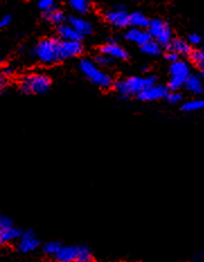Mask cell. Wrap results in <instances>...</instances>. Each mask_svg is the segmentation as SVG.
<instances>
[{"label": "cell", "instance_id": "1", "mask_svg": "<svg viewBox=\"0 0 204 262\" xmlns=\"http://www.w3.org/2000/svg\"><path fill=\"white\" fill-rule=\"evenodd\" d=\"M32 54L44 64H54L61 60L60 42L57 38H44L37 43Z\"/></svg>", "mask_w": 204, "mask_h": 262}, {"label": "cell", "instance_id": "2", "mask_svg": "<svg viewBox=\"0 0 204 262\" xmlns=\"http://www.w3.org/2000/svg\"><path fill=\"white\" fill-rule=\"evenodd\" d=\"M154 84H156V78L154 76L146 77V78L130 77V78L116 81L115 85H114V88L123 97H132L138 96L144 88L149 87V86Z\"/></svg>", "mask_w": 204, "mask_h": 262}, {"label": "cell", "instance_id": "3", "mask_svg": "<svg viewBox=\"0 0 204 262\" xmlns=\"http://www.w3.org/2000/svg\"><path fill=\"white\" fill-rule=\"evenodd\" d=\"M79 69L80 71H82V74L86 77L89 81H92L93 84L99 86V87L107 89L113 86L112 77L108 74H106L105 71L101 70V69L97 67V64L91 61V60H82L79 63Z\"/></svg>", "mask_w": 204, "mask_h": 262}, {"label": "cell", "instance_id": "4", "mask_svg": "<svg viewBox=\"0 0 204 262\" xmlns=\"http://www.w3.org/2000/svg\"><path fill=\"white\" fill-rule=\"evenodd\" d=\"M51 87V79L43 74H29L19 81V89L24 93L41 94L48 91Z\"/></svg>", "mask_w": 204, "mask_h": 262}, {"label": "cell", "instance_id": "5", "mask_svg": "<svg viewBox=\"0 0 204 262\" xmlns=\"http://www.w3.org/2000/svg\"><path fill=\"white\" fill-rule=\"evenodd\" d=\"M191 74V69L188 62L177 60V61L171 63L169 67V75L171 79L168 83V89L171 91H178L184 86L185 79Z\"/></svg>", "mask_w": 204, "mask_h": 262}, {"label": "cell", "instance_id": "6", "mask_svg": "<svg viewBox=\"0 0 204 262\" xmlns=\"http://www.w3.org/2000/svg\"><path fill=\"white\" fill-rule=\"evenodd\" d=\"M148 33L152 40L158 42L161 46H167L173 38L172 27L163 19H152L148 26Z\"/></svg>", "mask_w": 204, "mask_h": 262}, {"label": "cell", "instance_id": "7", "mask_svg": "<svg viewBox=\"0 0 204 262\" xmlns=\"http://www.w3.org/2000/svg\"><path fill=\"white\" fill-rule=\"evenodd\" d=\"M105 18L110 25L118 28H124L130 25V15L123 6H117L115 9L108 10L105 14Z\"/></svg>", "mask_w": 204, "mask_h": 262}, {"label": "cell", "instance_id": "8", "mask_svg": "<svg viewBox=\"0 0 204 262\" xmlns=\"http://www.w3.org/2000/svg\"><path fill=\"white\" fill-rule=\"evenodd\" d=\"M169 92L168 87H166L164 85L154 84L149 86V87L144 88L138 96L141 100L144 101H155L164 99Z\"/></svg>", "mask_w": 204, "mask_h": 262}, {"label": "cell", "instance_id": "9", "mask_svg": "<svg viewBox=\"0 0 204 262\" xmlns=\"http://www.w3.org/2000/svg\"><path fill=\"white\" fill-rule=\"evenodd\" d=\"M40 246L39 239L34 234L33 231H26L22 233L18 242V250L22 253H28L36 250Z\"/></svg>", "mask_w": 204, "mask_h": 262}, {"label": "cell", "instance_id": "10", "mask_svg": "<svg viewBox=\"0 0 204 262\" xmlns=\"http://www.w3.org/2000/svg\"><path fill=\"white\" fill-rule=\"evenodd\" d=\"M83 53V44L80 41H62L60 42L61 60L78 57Z\"/></svg>", "mask_w": 204, "mask_h": 262}, {"label": "cell", "instance_id": "11", "mask_svg": "<svg viewBox=\"0 0 204 262\" xmlns=\"http://www.w3.org/2000/svg\"><path fill=\"white\" fill-rule=\"evenodd\" d=\"M101 52L104 53L108 57L113 58L114 60H125L127 58V52L120 46L114 40H109L107 44H105L101 47Z\"/></svg>", "mask_w": 204, "mask_h": 262}, {"label": "cell", "instance_id": "12", "mask_svg": "<svg viewBox=\"0 0 204 262\" xmlns=\"http://www.w3.org/2000/svg\"><path fill=\"white\" fill-rule=\"evenodd\" d=\"M168 51H172V52L178 54L181 57H186V55H190L191 51H192V47L191 44L183 38H172V41L168 43Z\"/></svg>", "mask_w": 204, "mask_h": 262}, {"label": "cell", "instance_id": "13", "mask_svg": "<svg viewBox=\"0 0 204 262\" xmlns=\"http://www.w3.org/2000/svg\"><path fill=\"white\" fill-rule=\"evenodd\" d=\"M125 38L127 41H131L141 46L144 43L151 40L150 34L148 33V31H143L142 28H138V27H133L129 29L125 33Z\"/></svg>", "mask_w": 204, "mask_h": 262}, {"label": "cell", "instance_id": "14", "mask_svg": "<svg viewBox=\"0 0 204 262\" xmlns=\"http://www.w3.org/2000/svg\"><path fill=\"white\" fill-rule=\"evenodd\" d=\"M68 23H69V25H71V26L83 36L89 35V34L93 32L92 24L89 23V21H87L86 19L82 18V17L70 16L69 18H68Z\"/></svg>", "mask_w": 204, "mask_h": 262}, {"label": "cell", "instance_id": "15", "mask_svg": "<svg viewBox=\"0 0 204 262\" xmlns=\"http://www.w3.org/2000/svg\"><path fill=\"white\" fill-rule=\"evenodd\" d=\"M183 87L192 94H201L204 91V87L201 78H200L199 76L192 74H190L188 76V78L185 79V83Z\"/></svg>", "mask_w": 204, "mask_h": 262}, {"label": "cell", "instance_id": "16", "mask_svg": "<svg viewBox=\"0 0 204 262\" xmlns=\"http://www.w3.org/2000/svg\"><path fill=\"white\" fill-rule=\"evenodd\" d=\"M78 257V247H61L60 251L54 256L55 259L61 262H72L77 261Z\"/></svg>", "mask_w": 204, "mask_h": 262}, {"label": "cell", "instance_id": "17", "mask_svg": "<svg viewBox=\"0 0 204 262\" xmlns=\"http://www.w3.org/2000/svg\"><path fill=\"white\" fill-rule=\"evenodd\" d=\"M58 34L63 41H80L84 37L69 24L60 25L58 28Z\"/></svg>", "mask_w": 204, "mask_h": 262}, {"label": "cell", "instance_id": "18", "mask_svg": "<svg viewBox=\"0 0 204 262\" xmlns=\"http://www.w3.org/2000/svg\"><path fill=\"white\" fill-rule=\"evenodd\" d=\"M150 20L144 16L142 12L135 11L130 15V25L138 28H148Z\"/></svg>", "mask_w": 204, "mask_h": 262}, {"label": "cell", "instance_id": "19", "mask_svg": "<svg viewBox=\"0 0 204 262\" xmlns=\"http://www.w3.org/2000/svg\"><path fill=\"white\" fill-rule=\"evenodd\" d=\"M22 235V232H20L18 229L16 227L11 226L9 229L3 230L1 232V236H0V243H9L12 241H16L18 240Z\"/></svg>", "mask_w": 204, "mask_h": 262}, {"label": "cell", "instance_id": "20", "mask_svg": "<svg viewBox=\"0 0 204 262\" xmlns=\"http://www.w3.org/2000/svg\"><path fill=\"white\" fill-rule=\"evenodd\" d=\"M141 50L143 53H146L148 55H158L161 52V45L158 42H156L151 38V40L141 45Z\"/></svg>", "mask_w": 204, "mask_h": 262}, {"label": "cell", "instance_id": "21", "mask_svg": "<svg viewBox=\"0 0 204 262\" xmlns=\"http://www.w3.org/2000/svg\"><path fill=\"white\" fill-rule=\"evenodd\" d=\"M190 59L195 66H197L200 70L204 69V47H200V49H195L191 51Z\"/></svg>", "mask_w": 204, "mask_h": 262}, {"label": "cell", "instance_id": "22", "mask_svg": "<svg viewBox=\"0 0 204 262\" xmlns=\"http://www.w3.org/2000/svg\"><path fill=\"white\" fill-rule=\"evenodd\" d=\"M44 18L50 21V23L60 25L65 20V15H63L62 11L57 9V8H53V9L44 12Z\"/></svg>", "mask_w": 204, "mask_h": 262}, {"label": "cell", "instance_id": "23", "mask_svg": "<svg viewBox=\"0 0 204 262\" xmlns=\"http://www.w3.org/2000/svg\"><path fill=\"white\" fill-rule=\"evenodd\" d=\"M204 109V99H193L188 100L182 105V110L186 113H193V111Z\"/></svg>", "mask_w": 204, "mask_h": 262}, {"label": "cell", "instance_id": "24", "mask_svg": "<svg viewBox=\"0 0 204 262\" xmlns=\"http://www.w3.org/2000/svg\"><path fill=\"white\" fill-rule=\"evenodd\" d=\"M69 5L72 9L79 14H86L91 7L88 0H69Z\"/></svg>", "mask_w": 204, "mask_h": 262}, {"label": "cell", "instance_id": "25", "mask_svg": "<svg viewBox=\"0 0 204 262\" xmlns=\"http://www.w3.org/2000/svg\"><path fill=\"white\" fill-rule=\"evenodd\" d=\"M78 262H91L93 261V255L91 250L87 247L79 246L78 247V257H77Z\"/></svg>", "mask_w": 204, "mask_h": 262}, {"label": "cell", "instance_id": "26", "mask_svg": "<svg viewBox=\"0 0 204 262\" xmlns=\"http://www.w3.org/2000/svg\"><path fill=\"white\" fill-rule=\"evenodd\" d=\"M61 247H62L61 243H59V242H55V241L49 242L44 246L43 252L48 256H55L59 251H60Z\"/></svg>", "mask_w": 204, "mask_h": 262}, {"label": "cell", "instance_id": "27", "mask_svg": "<svg viewBox=\"0 0 204 262\" xmlns=\"http://www.w3.org/2000/svg\"><path fill=\"white\" fill-rule=\"evenodd\" d=\"M95 63L100 67H110L114 63V59L101 52V54L96 55Z\"/></svg>", "mask_w": 204, "mask_h": 262}, {"label": "cell", "instance_id": "28", "mask_svg": "<svg viewBox=\"0 0 204 262\" xmlns=\"http://www.w3.org/2000/svg\"><path fill=\"white\" fill-rule=\"evenodd\" d=\"M166 99H167L169 104H172V105L180 104V102L183 100V94L178 91H171L167 93Z\"/></svg>", "mask_w": 204, "mask_h": 262}, {"label": "cell", "instance_id": "29", "mask_svg": "<svg viewBox=\"0 0 204 262\" xmlns=\"http://www.w3.org/2000/svg\"><path fill=\"white\" fill-rule=\"evenodd\" d=\"M39 8L43 12L49 11L51 9H53V8H55L54 1H53V0H40V1H39Z\"/></svg>", "mask_w": 204, "mask_h": 262}, {"label": "cell", "instance_id": "30", "mask_svg": "<svg viewBox=\"0 0 204 262\" xmlns=\"http://www.w3.org/2000/svg\"><path fill=\"white\" fill-rule=\"evenodd\" d=\"M12 226V221L6 215H0V230H7Z\"/></svg>", "mask_w": 204, "mask_h": 262}, {"label": "cell", "instance_id": "31", "mask_svg": "<svg viewBox=\"0 0 204 262\" xmlns=\"http://www.w3.org/2000/svg\"><path fill=\"white\" fill-rule=\"evenodd\" d=\"M188 42L190 43L191 45H199L200 43L202 42V37L199 35L197 33H192L190 34L189 37H188Z\"/></svg>", "mask_w": 204, "mask_h": 262}, {"label": "cell", "instance_id": "32", "mask_svg": "<svg viewBox=\"0 0 204 262\" xmlns=\"http://www.w3.org/2000/svg\"><path fill=\"white\" fill-rule=\"evenodd\" d=\"M165 58H166V60H167V61H169L171 63H173V62L177 61V60H180V55L176 54V53H174V52H172V51H168V52L166 53Z\"/></svg>", "mask_w": 204, "mask_h": 262}, {"label": "cell", "instance_id": "33", "mask_svg": "<svg viewBox=\"0 0 204 262\" xmlns=\"http://www.w3.org/2000/svg\"><path fill=\"white\" fill-rule=\"evenodd\" d=\"M10 21H11V16H9V15L3 16L2 18L0 19V27H6V26H8V25L10 24Z\"/></svg>", "mask_w": 204, "mask_h": 262}, {"label": "cell", "instance_id": "34", "mask_svg": "<svg viewBox=\"0 0 204 262\" xmlns=\"http://www.w3.org/2000/svg\"><path fill=\"white\" fill-rule=\"evenodd\" d=\"M7 87V79L3 75H0V92H2Z\"/></svg>", "mask_w": 204, "mask_h": 262}, {"label": "cell", "instance_id": "35", "mask_svg": "<svg viewBox=\"0 0 204 262\" xmlns=\"http://www.w3.org/2000/svg\"><path fill=\"white\" fill-rule=\"evenodd\" d=\"M12 74H14V70H12L11 68H5V69H3L2 75L5 76L6 78H7V77H10Z\"/></svg>", "mask_w": 204, "mask_h": 262}, {"label": "cell", "instance_id": "36", "mask_svg": "<svg viewBox=\"0 0 204 262\" xmlns=\"http://www.w3.org/2000/svg\"><path fill=\"white\" fill-rule=\"evenodd\" d=\"M201 75H202V77L204 78V69H203V70H201Z\"/></svg>", "mask_w": 204, "mask_h": 262}, {"label": "cell", "instance_id": "37", "mask_svg": "<svg viewBox=\"0 0 204 262\" xmlns=\"http://www.w3.org/2000/svg\"><path fill=\"white\" fill-rule=\"evenodd\" d=\"M1 232H2V231H1V230H0V236H1Z\"/></svg>", "mask_w": 204, "mask_h": 262}, {"label": "cell", "instance_id": "38", "mask_svg": "<svg viewBox=\"0 0 204 262\" xmlns=\"http://www.w3.org/2000/svg\"><path fill=\"white\" fill-rule=\"evenodd\" d=\"M0 63H1V60H0Z\"/></svg>", "mask_w": 204, "mask_h": 262}]
</instances>
